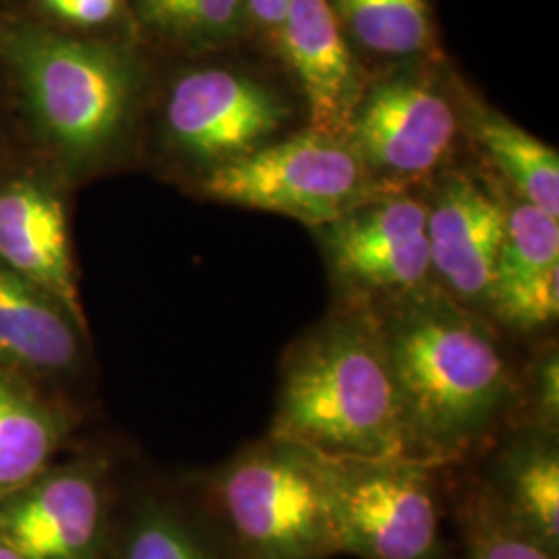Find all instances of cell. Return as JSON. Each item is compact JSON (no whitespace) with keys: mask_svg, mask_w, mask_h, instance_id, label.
<instances>
[{"mask_svg":"<svg viewBox=\"0 0 559 559\" xmlns=\"http://www.w3.org/2000/svg\"><path fill=\"white\" fill-rule=\"evenodd\" d=\"M415 459L466 454L493 427L512 376L489 328L445 293L423 288L378 316Z\"/></svg>","mask_w":559,"mask_h":559,"instance_id":"6da1fadb","label":"cell"},{"mask_svg":"<svg viewBox=\"0 0 559 559\" xmlns=\"http://www.w3.org/2000/svg\"><path fill=\"white\" fill-rule=\"evenodd\" d=\"M270 438L332 459H415L378 316H340L300 340Z\"/></svg>","mask_w":559,"mask_h":559,"instance_id":"7a4b0ae2","label":"cell"},{"mask_svg":"<svg viewBox=\"0 0 559 559\" xmlns=\"http://www.w3.org/2000/svg\"><path fill=\"white\" fill-rule=\"evenodd\" d=\"M224 522L245 559H325L338 554L320 456L267 438L216 480Z\"/></svg>","mask_w":559,"mask_h":559,"instance_id":"3957f363","label":"cell"},{"mask_svg":"<svg viewBox=\"0 0 559 559\" xmlns=\"http://www.w3.org/2000/svg\"><path fill=\"white\" fill-rule=\"evenodd\" d=\"M201 187L212 200L320 228L385 198L380 180L348 141L318 131L216 164Z\"/></svg>","mask_w":559,"mask_h":559,"instance_id":"277c9868","label":"cell"},{"mask_svg":"<svg viewBox=\"0 0 559 559\" xmlns=\"http://www.w3.org/2000/svg\"><path fill=\"white\" fill-rule=\"evenodd\" d=\"M318 456L338 554L360 559L441 558L433 464L415 459Z\"/></svg>","mask_w":559,"mask_h":559,"instance_id":"5b68a950","label":"cell"},{"mask_svg":"<svg viewBox=\"0 0 559 559\" xmlns=\"http://www.w3.org/2000/svg\"><path fill=\"white\" fill-rule=\"evenodd\" d=\"M2 50L41 127L67 152L92 154L117 135L131 78L112 50L32 29L7 34Z\"/></svg>","mask_w":559,"mask_h":559,"instance_id":"8992f818","label":"cell"},{"mask_svg":"<svg viewBox=\"0 0 559 559\" xmlns=\"http://www.w3.org/2000/svg\"><path fill=\"white\" fill-rule=\"evenodd\" d=\"M427 205L385 195L325 226V247L340 278L362 295L402 300L431 274Z\"/></svg>","mask_w":559,"mask_h":559,"instance_id":"52a82bcc","label":"cell"},{"mask_svg":"<svg viewBox=\"0 0 559 559\" xmlns=\"http://www.w3.org/2000/svg\"><path fill=\"white\" fill-rule=\"evenodd\" d=\"M286 117L274 92L222 69L185 75L166 110L173 138L189 154L218 164L258 150Z\"/></svg>","mask_w":559,"mask_h":559,"instance_id":"ba28073f","label":"cell"},{"mask_svg":"<svg viewBox=\"0 0 559 559\" xmlns=\"http://www.w3.org/2000/svg\"><path fill=\"white\" fill-rule=\"evenodd\" d=\"M456 138V117L433 90L390 81L359 102L346 141L378 177H423L440 166Z\"/></svg>","mask_w":559,"mask_h":559,"instance_id":"9c48e42d","label":"cell"},{"mask_svg":"<svg viewBox=\"0 0 559 559\" xmlns=\"http://www.w3.org/2000/svg\"><path fill=\"white\" fill-rule=\"evenodd\" d=\"M506 210L479 182L452 177L427 207L431 272L443 293L462 307H489Z\"/></svg>","mask_w":559,"mask_h":559,"instance_id":"30bf717a","label":"cell"},{"mask_svg":"<svg viewBox=\"0 0 559 559\" xmlns=\"http://www.w3.org/2000/svg\"><path fill=\"white\" fill-rule=\"evenodd\" d=\"M278 46L299 78L311 131L346 140L359 106V81L330 2L290 0Z\"/></svg>","mask_w":559,"mask_h":559,"instance_id":"8fae6325","label":"cell"},{"mask_svg":"<svg viewBox=\"0 0 559 559\" xmlns=\"http://www.w3.org/2000/svg\"><path fill=\"white\" fill-rule=\"evenodd\" d=\"M489 309L520 330L558 320L559 224L524 201L506 212Z\"/></svg>","mask_w":559,"mask_h":559,"instance_id":"7c38bea8","label":"cell"},{"mask_svg":"<svg viewBox=\"0 0 559 559\" xmlns=\"http://www.w3.org/2000/svg\"><path fill=\"white\" fill-rule=\"evenodd\" d=\"M0 263L81 323L64 210L36 182H11L0 191Z\"/></svg>","mask_w":559,"mask_h":559,"instance_id":"4fadbf2b","label":"cell"},{"mask_svg":"<svg viewBox=\"0 0 559 559\" xmlns=\"http://www.w3.org/2000/svg\"><path fill=\"white\" fill-rule=\"evenodd\" d=\"M102 496L85 473L36 487L2 516V540L23 559H87L100 535Z\"/></svg>","mask_w":559,"mask_h":559,"instance_id":"5bb4252c","label":"cell"},{"mask_svg":"<svg viewBox=\"0 0 559 559\" xmlns=\"http://www.w3.org/2000/svg\"><path fill=\"white\" fill-rule=\"evenodd\" d=\"M69 313L0 263V357L32 369H67L78 357Z\"/></svg>","mask_w":559,"mask_h":559,"instance_id":"9a60e30c","label":"cell"},{"mask_svg":"<svg viewBox=\"0 0 559 559\" xmlns=\"http://www.w3.org/2000/svg\"><path fill=\"white\" fill-rule=\"evenodd\" d=\"M503 510L545 547H559V459L556 445L526 441L514 448L501 466Z\"/></svg>","mask_w":559,"mask_h":559,"instance_id":"2e32d148","label":"cell"},{"mask_svg":"<svg viewBox=\"0 0 559 559\" xmlns=\"http://www.w3.org/2000/svg\"><path fill=\"white\" fill-rule=\"evenodd\" d=\"M477 138L503 177L516 187L522 201L558 221V150L498 115L480 117Z\"/></svg>","mask_w":559,"mask_h":559,"instance_id":"e0dca14e","label":"cell"},{"mask_svg":"<svg viewBox=\"0 0 559 559\" xmlns=\"http://www.w3.org/2000/svg\"><path fill=\"white\" fill-rule=\"evenodd\" d=\"M336 20L371 52L408 57L431 38L427 0H328Z\"/></svg>","mask_w":559,"mask_h":559,"instance_id":"ac0fdd59","label":"cell"},{"mask_svg":"<svg viewBox=\"0 0 559 559\" xmlns=\"http://www.w3.org/2000/svg\"><path fill=\"white\" fill-rule=\"evenodd\" d=\"M57 443V429L38 404L0 380V493L32 479Z\"/></svg>","mask_w":559,"mask_h":559,"instance_id":"d6986e66","label":"cell"},{"mask_svg":"<svg viewBox=\"0 0 559 559\" xmlns=\"http://www.w3.org/2000/svg\"><path fill=\"white\" fill-rule=\"evenodd\" d=\"M462 522L471 559H558L503 510L493 491L466 503Z\"/></svg>","mask_w":559,"mask_h":559,"instance_id":"ffe728a7","label":"cell"},{"mask_svg":"<svg viewBox=\"0 0 559 559\" xmlns=\"http://www.w3.org/2000/svg\"><path fill=\"white\" fill-rule=\"evenodd\" d=\"M143 20L182 36H222L233 29L245 0H138Z\"/></svg>","mask_w":559,"mask_h":559,"instance_id":"44dd1931","label":"cell"},{"mask_svg":"<svg viewBox=\"0 0 559 559\" xmlns=\"http://www.w3.org/2000/svg\"><path fill=\"white\" fill-rule=\"evenodd\" d=\"M124 559H210L175 520L152 514L141 520Z\"/></svg>","mask_w":559,"mask_h":559,"instance_id":"7402d4cb","label":"cell"},{"mask_svg":"<svg viewBox=\"0 0 559 559\" xmlns=\"http://www.w3.org/2000/svg\"><path fill=\"white\" fill-rule=\"evenodd\" d=\"M59 20L75 25H100L119 13L120 0H40Z\"/></svg>","mask_w":559,"mask_h":559,"instance_id":"603a6c76","label":"cell"},{"mask_svg":"<svg viewBox=\"0 0 559 559\" xmlns=\"http://www.w3.org/2000/svg\"><path fill=\"white\" fill-rule=\"evenodd\" d=\"M558 353H549L540 360L535 378L537 388V404L543 417L547 420H558L559 378Z\"/></svg>","mask_w":559,"mask_h":559,"instance_id":"cb8c5ba5","label":"cell"},{"mask_svg":"<svg viewBox=\"0 0 559 559\" xmlns=\"http://www.w3.org/2000/svg\"><path fill=\"white\" fill-rule=\"evenodd\" d=\"M245 7L261 27H265L278 41L280 32L290 9V0H245Z\"/></svg>","mask_w":559,"mask_h":559,"instance_id":"d4e9b609","label":"cell"},{"mask_svg":"<svg viewBox=\"0 0 559 559\" xmlns=\"http://www.w3.org/2000/svg\"><path fill=\"white\" fill-rule=\"evenodd\" d=\"M0 559H23L17 551H13L4 540L0 539Z\"/></svg>","mask_w":559,"mask_h":559,"instance_id":"484cf974","label":"cell"}]
</instances>
